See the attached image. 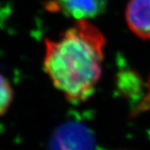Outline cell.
<instances>
[{
    "mask_svg": "<svg viewBox=\"0 0 150 150\" xmlns=\"http://www.w3.org/2000/svg\"><path fill=\"white\" fill-rule=\"evenodd\" d=\"M106 38L89 20H79L55 40H45L44 68L69 101L81 103L93 95L100 79Z\"/></svg>",
    "mask_w": 150,
    "mask_h": 150,
    "instance_id": "cell-1",
    "label": "cell"
},
{
    "mask_svg": "<svg viewBox=\"0 0 150 150\" xmlns=\"http://www.w3.org/2000/svg\"><path fill=\"white\" fill-rule=\"evenodd\" d=\"M51 150H94L95 140L89 127L77 122L61 126L53 134Z\"/></svg>",
    "mask_w": 150,
    "mask_h": 150,
    "instance_id": "cell-2",
    "label": "cell"
},
{
    "mask_svg": "<svg viewBox=\"0 0 150 150\" xmlns=\"http://www.w3.org/2000/svg\"><path fill=\"white\" fill-rule=\"evenodd\" d=\"M127 26L144 40H150V0H129L126 8Z\"/></svg>",
    "mask_w": 150,
    "mask_h": 150,
    "instance_id": "cell-3",
    "label": "cell"
},
{
    "mask_svg": "<svg viewBox=\"0 0 150 150\" xmlns=\"http://www.w3.org/2000/svg\"><path fill=\"white\" fill-rule=\"evenodd\" d=\"M108 0H54V4L69 17L79 20H90L101 15Z\"/></svg>",
    "mask_w": 150,
    "mask_h": 150,
    "instance_id": "cell-4",
    "label": "cell"
},
{
    "mask_svg": "<svg viewBox=\"0 0 150 150\" xmlns=\"http://www.w3.org/2000/svg\"><path fill=\"white\" fill-rule=\"evenodd\" d=\"M14 99V91L8 80L0 73V117L5 115Z\"/></svg>",
    "mask_w": 150,
    "mask_h": 150,
    "instance_id": "cell-5",
    "label": "cell"
},
{
    "mask_svg": "<svg viewBox=\"0 0 150 150\" xmlns=\"http://www.w3.org/2000/svg\"><path fill=\"white\" fill-rule=\"evenodd\" d=\"M150 110V76L147 80L146 83V91L144 95V97L142 98L141 101L139 102L137 107L133 111V116H137L139 114H142L146 111Z\"/></svg>",
    "mask_w": 150,
    "mask_h": 150,
    "instance_id": "cell-6",
    "label": "cell"
}]
</instances>
